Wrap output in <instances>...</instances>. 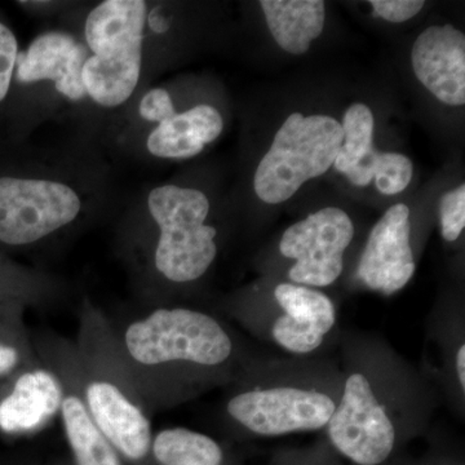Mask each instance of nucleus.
<instances>
[{"label": "nucleus", "instance_id": "nucleus-1", "mask_svg": "<svg viewBox=\"0 0 465 465\" xmlns=\"http://www.w3.org/2000/svg\"><path fill=\"white\" fill-rule=\"evenodd\" d=\"M114 335L148 409L168 379L220 371L235 354L234 339L225 324L191 308L154 309Z\"/></svg>", "mask_w": 465, "mask_h": 465}, {"label": "nucleus", "instance_id": "nucleus-5", "mask_svg": "<svg viewBox=\"0 0 465 465\" xmlns=\"http://www.w3.org/2000/svg\"><path fill=\"white\" fill-rule=\"evenodd\" d=\"M159 229L154 266L174 284L193 283L210 271L217 256L216 228L207 225L210 201L197 189L162 185L148 197Z\"/></svg>", "mask_w": 465, "mask_h": 465}, {"label": "nucleus", "instance_id": "nucleus-18", "mask_svg": "<svg viewBox=\"0 0 465 465\" xmlns=\"http://www.w3.org/2000/svg\"><path fill=\"white\" fill-rule=\"evenodd\" d=\"M152 455L159 465H222V446L188 428H167L153 436Z\"/></svg>", "mask_w": 465, "mask_h": 465}, {"label": "nucleus", "instance_id": "nucleus-26", "mask_svg": "<svg viewBox=\"0 0 465 465\" xmlns=\"http://www.w3.org/2000/svg\"><path fill=\"white\" fill-rule=\"evenodd\" d=\"M146 21H148L150 29L154 33L163 34L170 29V20L163 14V8L162 7L153 8L146 16Z\"/></svg>", "mask_w": 465, "mask_h": 465}, {"label": "nucleus", "instance_id": "nucleus-9", "mask_svg": "<svg viewBox=\"0 0 465 465\" xmlns=\"http://www.w3.org/2000/svg\"><path fill=\"white\" fill-rule=\"evenodd\" d=\"M354 237V224L345 211L327 207L311 213L284 231L280 242L283 258L293 260L291 282L331 286L344 271V256Z\"/></svg>", "mask_w": 465, "mask_h": 465}, {"label": "nucleus", "instance_id": "nucleus-15", "mask_svg": "<svg viewBox=\"0 0 465 465\" xmlns=\"http://www.w3.org/2000/svg\"><path fill=\"white\" fill-rule=\"evenodd\" d=\"M63 397V382L50 366L26 370L0 402V430L5 433L41 430L60 414Z\"/></svg>", "mask_w": 465, "mask_h": 465}, {"label": "nucleus", "instance_id": "nucleus-4", "mask_svg": "<svg viewBox=\"0 0 465 465\" xmlns=\"http://www.w3.org/2000/svg\"><path fill=\"white\" fill-rule=\"evenodd\" d=\"M146 16L143 0H106L85 20V42L92 54L82 81L88 96L104 108L124 104L139 84Z\"/></svg>", "mask_w": 465, "mask_h": 465}, {"label": "nucleus", "instance_id": "nucleus-8", "mask_svg": "<svg viewBox=\"0 0 465 465\" xmlns=\"http://www.w3.org/2000/svg\"><path fill=\"white\" fill-rule=\"evenodd\" d=\"M81 208V198L66 183L0 177V242L36 243L72 224Z\"/></svg>", "mask_w": 465, "mask_h": 465}, {"label": "nucleus", "instance_id": "nucleus-2", "mask_svg": "<svg viewBox=\"0 0 465 465\" xmlns=\"http://www.w3.org/2000/svg\"><path fill=\"white\" fill-rule=\"evenodd\" d=\"M72 357L84 405L116 452L133 461L152 454L148 406L122 360L114 330L103 316H82L81 338Z\"/></svg>", "mask_w": 465, "mask_h": 465}, {"label": "nucleus", "instance_id": "nucleus-24", "mask_svg": "<svg viewBox=\"0 0 465 465\" xmlns=\"http://www.w3.org/2000/svg\"><path fill=\"white\" fill-rule=\"evenodd\" d=\"M370 5L374 9L372 16L400 24L415 17L423 9L425 3L421 0H371Z\"/></svg>", "mask_w": 465, "mask_h": 465}, {"label": "nucleus", "instance_id": "nucleus-17", "mask_svg": "<svg viewBox=\"0 0 465 465\" xmlns=\"http://www.w3.org/2000/svg\"><path fill=\"white\" fill-rule=\"evenodd\" d=\"M260 5L274 41L291 54H304L323 32L322 0H262Z\"/></svg>", "mask_w": 465, "mask_h": 465}, {"label": "nucleus", "instance_id": "nucleus-21", "mask_svg": "<svg viewBox=\"0 0 465 465\" xmlns=\"http://www.w3.org/2000/svg\"><path fill=\"white\" fill-rule=\"evenodd\" d=\"M440 232L443 240L455 242L465 228V185L442 195L440 202Z\"/></svg>", "mask_w": 465, "mask_h": 465}, {"label": "nucleus", "instance_id": "nucleus-14", "mask_svg": "<svg viewBox=\"0 0 465 465\" xmlns=\"http://www.w3.org/2000/svg\"><path fill=\"white\" fill-rule=\"evenodd\" d=\"M88 57V48L70 34L45 33L17 54V78L23 84L54 82L63 96L81 101L87 96L82 72Z\"/></svg>", "mask_w": 465, "mask_h": 465}, {"label": "nucleus", "instance_id": "nucleus-12", "mask_svg": "<svg viewBox=\"0 0 465 465\" xmlns=\"http://www.w3.org/2000/svg\"><path fill=\"white\" fill-rule=\"evenodd\" d=\"M416 78L440 103L465 104V36L452 25L427 27L411 52Z\"/></svg>", "mask_w": 465, "mask_h": 465}, {"label": "nucleus", "instance_id": "nucleus-13", "mask_svg": "<svg viewBox=\"0 0 465 465\" xmlns=\"http://www.w3.org/2000/svg\"><path fill=\"white\" fill-rule=\"evenodd\" d=\"M47 365L61 379L64 387L61 421L70 449L78 465H124L116 450L92 420L79 391L73 366L72 347L47 348Z\"/></svg>", "mask_w": 465, "mask_h": 465}, {"label": "nucleus", "instance_id": "nucleus-23", "mask_svg": "<svg viewBox=\"0 0 465 465\" xmlns=\"http://www.w3.org/2000/svg\"><path fill=\"white\" fill-rule=\"evenodd\" d=\"M139 113L145 121L158 124L177 114L170 94L163 88L146 92L140 101Z\"/></svg>", "mask_w": 465, "mask_h": 465}, {"label": "nucleus", "instance_id": "nucleus-7", "mask_svg": "<svg viewBox=\"0 0 465 465\" xmlns=\"http://www.w3.org/2000/svg\"><path fill=\"white\" fill-rule=\"evenodd\" d=\"M342 139L341 124L332 116L292 113L260 161L253 176L256 195L268 204L289 201L305 183L333 166Z\"/></svg>", "mask_w": 465, "mask_h": 465}, {"label": "nucleus", "instance_id": "nucleus-19", "mask_svg": "<svg viewBox=\"0 0 465 465\" xmlns=\"http://www.w3.org/2000/svg\"><path fill=\"white\" fill-rule=\"evenodd\" d=\"M374 114L369 106L365 104L349 106L341 124L344 139L333 162L336 171L345 174L374 152Z\"/></svg>", "mask_w": 465, "mask_h": 465}, {"label": "nucleus", "instance_id": "nucleus-11", "mask_svg": "<svg viewBox=\"0 0 465 465\" xmlns=\"http://www.w3.org/2000/svg\"><path fill=\"white\" fill-rule=\"evenodd\" d=\"M281 313L269 322V338L295 356H309L322 347L338 322L331 299L318 289L292 282L277 284L273 292Z\"/></svg>", "mask_w": 465, "mask_h": 465}, {"label": "nucleus", "instance_id": "nucleus-16", "mask_svg": "<svg viewBox=\"0 0 465 465\" xmlns=\"http://www.w3.org/2000/svg\"><path fill=\"white\" fill-rule=\"evenodd\" d=\"M223 128V116L213 106L198 105L159 124L150 133L146 146L154 157L188 159L215 142Z\"/></svg>", "mask_w": 465, "mask_h": 465}, {"label": "nucleus", "instance_id": "nucleus-27", "mask_svg": "<svg viewBox=\"0 0 465 465\" xmlns=\"http://www.w3.org/2000/svg\"><path fill=\"white\" fill-rule=\"evenodd\" d=\"M455 376H457L458 387L464 394L465 391V345L461 341L458 345L454 357Z\"/></svg>", "mask_w": 465, "mask_h": 465}, {"label": "nucleus", "instance_id": "nucleus-6", "mask_svg": "<svg viewBox=\"0 0 465 465\" xmlns=\"http://www.w3.org/2000/svg\"><path fill=\"white\" fill-rule=\"evenodd\" d=\"M341 384L321 379H273L235 391L226 414L243 430L260 437L326 430L338 405Z\"/></svg>", "mask_w": 465, "mask_h": 465}, {"label": "nucleus", "instance_id": "nucleus-3", "mask_svg": "<svg viewBox=\"0 0 465 465\" xmlns=\"http://www.w3.org/2000/svg\"><path fill=\"white\" fill-rule=\"evenodd\" d=\"M391 387L388 372L367 366L342 379L326 432L333 448L353 463L381 465L396 449L406 410Z\"/></svg>", "mask_w": 465, "mask_h": 465}, {"label": "nucleus", "instance_id": "nucleus-22", "mask_svg": "<svg viewBox=\"0 0 465 465\" xmlns=\"http://www.w3.org/2000/svg\"><path fill=\"white\" fill-rule=\"evenodd\" d=\"M18 54L16 36L0 23V103L7 96Z\"/></svg>", "mask_w": 465, "mask_h": 465}, {"label": "nucleus", "instance_id": "nucleus-25", "mask_svg": "<svg viewBox=\"0 0 465 465\" xmlns=\"http://www.w3.org/2000/svg\"><path fill=\"white\" fill-rule=\"evenodd\" d=\"M20 351L16 347L0 341V376L9 374L20 363Z\"/></svg>", "mask_w": 465, "mask_h": 465}, {"label": "nucleus", "instance_id": "nucleus-20", "mask_svg": "<svg viewBox=\"0 0 465 465\" xmlns=\"http://www.w3.org/2000/svg\"><path fill=\"white\" fill-rule=\"evenodd\" d=\"M412 179V162L400 153H379L374 173L376 189L384 195L405 191Z\"/></svg>", "mask_w": 465, "mask_h": 465}, {"label": "nucleus", "instance_id": "nucleus-10", "mask_svg": "<svg viewBox=\"0 0 465 465\" xmlns=\"http://www.w3.org/2000/svg\"><path fill=\"white\" fill-rule=\"evenodd\" d=\"M415 272L410 210L394 204L370 232L357 275L367 289L391 296L405 289Z\"/></svg>", "mask_w": 465, "mask_h": 465}]
</instances>
